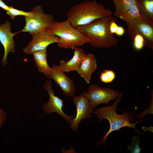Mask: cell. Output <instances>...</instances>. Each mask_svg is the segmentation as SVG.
<instances>
[{
	"instance_id": "cell-7",
	"label": "cell",
	"mask_w": 153,
	"mask_h": 153,
	"mask_svg": "<svg viewBox=\"0 0 153 153\" xmlns=\"http://www.w3.org/2000/svg\"><path fill=\"white\" fill-rule=\"evenodd\" d=\"M32 39L28 44L23 49L24 53L28 55L46 49L50 44L58 43L59 38L46 29L31 35Z\"/></svg>"
},
{
	"instance_id": "cell-11",
	"label": "cell",
	"mask_w": 153,
	"mask_h": 153,
	"mask_svg": "<svg viewBox=\"0 0 153 153\" xmlns=\"http://www.w3.org/2000/svg\"><path fill=\"white\" fill-rule=\"evenodd\" d=\"M59 65H52L49 72L46 76L48 79H52L62 90L63 94L67 97H73L76 87L74 81L67 76Z\"/></svg>"
},
{
	"instance_id": "cell-8",
	"label": "cell",
	"mask_w": 153,
	"mask_h": 153,
	"mask_svg": "<svg viewBox=\"0 0 153 153\" xmlns=\"http://www.w3.org/2000/svg\"><path fill=\"white\" fill-rule=\"evenodd\" d=\"M73 101L76 107V115L70 122V128L73 131L77 130L82 120L90 118L94 108L87 97L86 91L78 96L73 97Z\"/></svg>"
},
{
	"instance_id": "cell-9",
	"label": "cell",
	"mask_w": 153,
	"mask_h": 153,
	"mask_svg": "<svg viewBox=\"0 0 153 153\" xmlns=\"http://www.w3.org/2000/svg\"><path fill=\"white\" fill-rule=\"evenodd\" d=\"M127 33L130 38L133 39L137 34L142 35L144 40V45L153 48V22L144 20H135L127 23Z\"/></svg>"
},
{
	"instance_id": "cell-10",
	"label": "cell",
	"mask_w": 153,
	"mask_h": 153,
	"mask_svg": "<svg viewBox=\"0 0 153 153\" xmlns=\"http://www.w3.org/2000/svg\"><path fill=\"white\" fill-rule=\"evenodd\" d=\"M43 88L47 92L50 97L48 101L42 106L44 112L47 114L56 113L67 122L70 123L73 118V116L72 115H68L63 112L62 109L63 101L55 95L51 81L46 80L43 84Z\"/></svg>"
},
{
	"instance_id": "cell-3",
	"label": "cell",
	"mask_w": 153,
	"mask_h": 153,
	"mask_svg": "<svg viewBox=\"0 0 153 153\" xmlns=\"http://www.w3.org/2000/svg\"><path fill=\"white\" fill-rule=\"evenodd\" d=\"M123 93H121L120 95L116 100V101L111 106L107 107H102L95 109L93 111L95 116L99 119V121H101L103 119L108 120L110 124V128L107 133L103 137V139L98 144L100 146L102 144H105L108 135L112 131H118L121 128L127 127L133 128L138 132H140L135 128V125L141 122V121L136 120L133 123L135 120L133 118L134 114L129 111H125L123 112L121 114H118L116 112V107L121 101Z\"/></svg>"
},
{
	"instance_id": "cell-13",
	"label": "cell",
	"mask_w": 153,
	"mask_h": 153,
	"mask_svg": "<svg viewBox=\"0 0 153 153\" xmlns=\"http://www.w3.org/2000/svg\"><path fill=\"white\" fill-rule=\"evenodd\" d=\"M97 67V61L95 56L90 53L86 54L76 72L87 84H89L92 75Z\"/></svg>"
},
{
	"instance_id": "cell-12",
	"label": "cell",
	"mask_w": 153,
	"mask_h": 153,
	"mask_svg": "<svg viewBox=\"0 0 153 153\" xmlns=\"http://www.w3.org/2000/svg\"><path fill=\"white\" fill-rule=\"evenodd\" d=\"M15 33L11 32L10 23L8 21L0 24V42L3 46L4 50L1 63L3 67L7 63V59L10 52L14 53L15 51V43L13 37Z\"/></svg>"
},
{
	"instance_id": "cell-21",
	"label": "cell",
	"mask_w": 153,
	"mask_h": 153,
	"mask_svg": "<svg viewBox=\"0 0 153 153\" xmlns=\"http://www.w3.org/2000/svg\"><path fill=\"white\" fill-rule=\"evenodd\" d=\"M140 141L139 135L133 137L131 144L128 146V150H131L132 153H140L141 149L139 147Z\"/></svg>"
},
{
	"instance_id": "cell-29",
	"label": "cell",
	"mask_w": 153,
	"mask_h": 153,
	"mask_svg": "<svg viewBox=\"0 0 153 153\" xmlns=\"http://www.w3.org/2000/svg\"><path fill=\"white\" fill-rule=\"evenodd\" d=\"M8 0V1H12V0Z\"/></svg>"
},
{
	"instance_id": "cell-16",
	"label": "cell",
	"mask_w": 153,
	"mask_h": 153,
	"mask_svg": "<svg viewBox=\"0 0 153 153\" xmlns=\"http://www.w3.org/2000/svg\"><path fill=\"white\" fill-rule=\"evenodd\" d=\"M140 14L144 19L153 22V0H136Z\"/></svg>"
},
{
	"instance_id": "cell-20",
	"label": "cell",
	"mask_w": 153,
	"mask_h": 153,
	"mask_svg": "<svg viewBox=\"0 0 153 153\" xmlns=\"http://www.w3.org/2000/svg\"><path fill=\"white\" fill-rule=\"evenodd\" d=\"M6 12L12 20H14L16 16H23L25 17L30 16L31 15L30 11L26 12L16 9L12 6H9L8 10Z\"/></svg>"
},
{
	"instance_id": "cell-27",
	"label": "cell",
	"mask_w": 153,
	"mask_h": 153,
	"mask_svg": "<svg viewBox=\"0 0 153 153\" xmlns=\"http://www.w3.org/2000/svg\"><path fill=\"white\" fill-rule=\"evenodd\" d=\"M0 7L7 12L8 10L9 6L7 5L3 0H0Z\"/></svg>"
},
{
	"instance_id": "cell-26",
	"label": "cell",
	"mask_w": 153,
	"mask_h": 153,
	"mask_svg": "<svg viewBox=\"0 0 153 153\" xmlns=\"http://www.w3.org/2000/svg\"><path fill=\"white\" fill-rule=\"evenodd\" d=\"M125 33L124 28L121 26H118V29L115 33L117 35L121 36L123 35Z\"/></svg>"
},
{
	"instance_id": "cell-17",
	"label": "cell",
	"mask_w": 153,
	"mask_h": 153,
	"mask_svg": "<svg viewBox=\"0 0 153 153\" xmlns=\"http://www.w3.org/2000/svg\"><path fill=\"white\" fill-rule=\"evenodd\" d=\"M115 10L113 14L116 17L124 13L136 4V0H112Z\"/></svg>"
},
{
	"instance_id": "cell-23",
	"label": "cell",
	"mask_w": 153,
	"mask_h": 153,
	"mask_svg": "<svg viewBox=\"0 0 153 153\" xmlns=\"http://www.w3.org/2000/svg\"><path fill=\"white\" fill-rule=\"evenodd\" d=\"M133 45L137 50L142 49L144 46V40L143 37L139 34L136 35L134 37Z\"/></svg>"
},
{
	"instance_id": "cell-18",
	"label": "cell",
	"mask_w": 153,
	"mask_h": 153,
	"mask_svg": "<svg viewBox=\"0 0 153 153\" xmlns=\"http://www.w3.org/2000/svg\"><path fill=\"white\" fill-rule=\"evenodd\" d=\"M119 18L124 20L126 23L131 22L136 19L145 20L141 15L136 4L120 16Z\"/></svg>"
},
{
	"instance_id": "cell-14",
	"label": "cell",
	"mask_w": 153,
	"mask_h": 153,
	"mask_svg": "<svg viewBox=\"0 0 153 153\" xmlns=\"http://www.w3.org/2000/svg\"><path fill=\"white\" fill-rule=\"evenodd\" d=\"M74 50L73 55L70 60L65 61L61 60L60 61L59 66L65 73L77 71L86 54L85 51L79 47Z\"/></svg>"
},
{
	"instance_id": "cell-28",
	"label": "cell",
	"mask_w": 153,
	"mask_h": 153,
	"mask_svg": "<svg viewBox=\"0 0 153 153\" xmlns=\"http://www.w3.org/2000/svg\"><path fill=\"white\" fill-rule=\"evenodd\" d=\"M153 127H146L144 126L142 127V129L144 131H147L153 132Z\"/></svg>"
},
{
	"instance_id": "cell-2",
	"label": "cell",
	"mask_w": 153,
	"mask_h": 153,
	"mask_svg": "<svg viewBox=\"0 0 153 153\" xmlns=\"http://www.w3.org/2000/svg\"><path fill=\"white\" fill-rule=\"evenodd\" d=\"M113 14L111 10L106 8L95 0H88L72 6L66 15L71 24L76 28Z\"/></svg>"
},
{
	"instance_id": "cell-22",
	"label": "cell",
	"mask_w": 153,
	"mask_h": 153,
	"mask_svg": "<svg viewBox=\"0 0 153 153\" xmlns=\"http://www.w3.org/2000/svg\"><path fill=\"white\" fill-rule=\"evenodd\" d=\"M151 99L150 104L148 107L145 110L141 112L140 113L137 115L136 117L139 121L141 120L146 115L153 114V90H150Z\"/></svg>"
},
{
	"instance_id": "cell-6",
	"label": "cell",
	"mask_w": 153,
	"mask_h": 153,
	"mask_svg": "<svg viewBox=\"0 0 153 153\" xmlns=\"http://www.w3.org/2000/svg\"><path fill=\"white\" fill-rule=\"evenodd\" d=\"M86 94L94 108L101 104H109L110 101L116 100L121 93L114 89L101 87L94 84L89 86Z\"/></svg>"
},
{
	"instance_id": "cell-24",
	"label": "cell",
	"mask_w": 153,
	"mask_h": 153,
	"mask_svg": "<svg viewBox=\"0 0 153 153\" xmlns=\"http://www.w3.org/2000/svg\"><path fill=\"white\" fill-rule=\"evenodd\" d=\"M7 115V113L0 107V129L5 123Z\"/></svg>"
},
{
	"instance_id": "cell-1",
	"label": "cell",
	"mask_w": 153,
	"mask_h": 153,
	"mask_svg": "<svg viewBox=\"0 0 153 153\" xmlns=\"http://www.w3.org/2000/svg\"><path fill=\"white\" fill-rule=\"evenodd\" d=\"M117 19L111 15L76 28L88 40L91 46L108 49L116 47L118 43V39L111 33L109 28L110 23Z\"/></svg>"
},
{
	"instance_id": "cell-4",
	"label": "cell",
	"mask_w": 153,
	"mask_h": 153,
	"mask_svg": "<svg viewBox=\"0 0 153 153\" xmlns=\"http://www.w3.org/2000/svg\"><path fill=\"white\" fill-rule=\"evenodd\" d=\"M46 29L59 37L57 44L60 48L74 50L89 42L88 40L73 26L67 19L62 22L54 21Z\"/></svg>"
},
{
	"instance_id": "cell-19",
	"label": "cell",
	"mask_w": 153,
	"mask_h": 153,
	"mask_svg": "<svg viewBox=\"0 0 153 153\" xmlns=\"http://www.w3.org/2000/svg\"><path fill=\"white\" fill-rule=\"evenodd\" d=\"M116 75L114 71L110 70L105 69L101 73L100 76L101 81L103 83H111L115 79Z\"/></svg>"
},
{
	"instance_id": "cell-5",
	"label": "cell",
	"mask_w": 153,
	"mask_h": 153,
	"mask_svg": "<svg viewBox=\"0 0 153 153\" xmlns=\"http://www.w3.org/2000/svg\"><path fill=\"white\" fill-rule=\"evenodd\" d=\"M30 11L31 16L24 17L25 26L22 30L15 33V35L22 32H28L31 35L46 29L54 21L53 16L45 13L40 5L34 7Z\"/></svg>"
},
{
	"instance_id": "cell-15",
	"label": "cell",
	"mask_w": 153,
	"mask_h": 153,
	"mask_svg": "<svg viewBox=\"0 0 153 153\" xmlns=\"http://www.w3.org/2000/svg\"><path fill=\"white\" fill-rule=\"evenodd\" d=\"M32 54L38 71L46 75L51 69L47 62V49L36 52Z\"/></svg>"
},
{
	"instance_id": "cell-25",
	"label": "cell",
	"mask_w": 153,
	"mask_h": 153,
	"mask_svg": "<svg viewBox=\"0 0 153 153\" xmlns=\"http://www.w3.org/2000/svg\"><path fill=\"white\" fill-rule=\"evenodd\" d=\"M116 22V21H112L110 25V31L111 33L112 34L115 33L118 28V26Z\"/></svg>"
}]
</instances>
